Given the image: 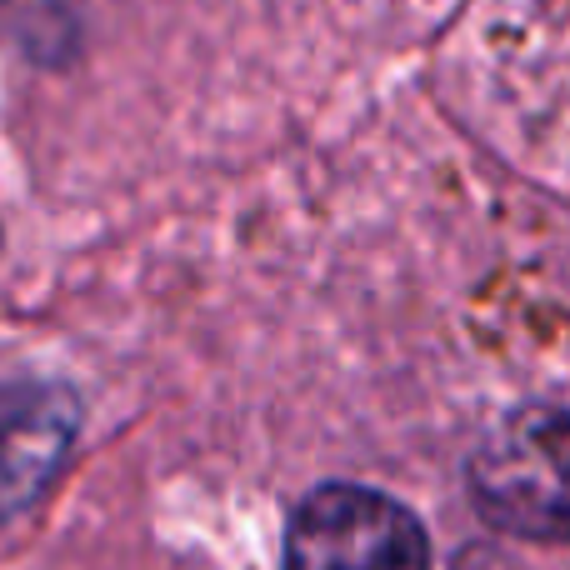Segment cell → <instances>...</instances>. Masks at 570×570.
Listing matches in <instances>:
<instances>
[{"mask_svg": "<svg viewBox=\"0 0 570 570\" xmlns=\"http://www.w3.org/2000/svg\"><path fill=\"white\" fill-rule=\"evenodd\" d=\"M471 501L495 531L570 541V415L556 405L511 411L471 455Z\"/></svg>", "mask_w": 570, "mask_h": 570, "instance_id": "obj_1", "label": "cell"}, {"mask_svg": "<svg viewBox=\"0 0 570 570\" xmlns=\"http://www.w3.org/2000/svg\"><path fill=\"white\" fill-rule=\"evenodd\" d=\"M285 570H431V535L391 495L321 485L291 511Z\"/></svg>", "mask_w": 570, "mask_h": 570, "instance_id": "obj_2", "label": "cell"}, {"mask_svg": "<svg viewBox=\"0 0 570 570\" xmlns=\"http://www.w3.org/2000/svg\"><path fill=\"white\" fill-rule=\"evenodd\" d=\"M80 435L76 391L50 381L0 385V525L46 495Z\"/></svg>", "mask_w": 570, "mask_h": 570, "instance_id": "obj_3", "label": "cell"}]
</instances>
